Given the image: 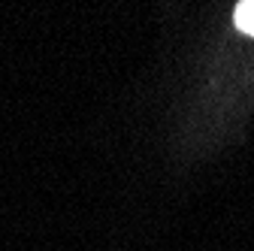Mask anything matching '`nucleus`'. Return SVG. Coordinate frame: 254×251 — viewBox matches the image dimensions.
I'll return each instance as SVG.
<instances>
[{
  "label": "nucleus",
  "instance_id": "f257e3e1",
  "mask_svg": "<svg viewBox=\"0 0 254 251\" xmlns=\"http://www.w3.org/2000/svg\"><path fill=\"white\" fill-rule=\"evenodd\" d=\"M233 21H236V27L245 37H254V0H239Z\"/></svg>",
  "mask_w": 254,
  "mask_h": 251
}]
</instances>
